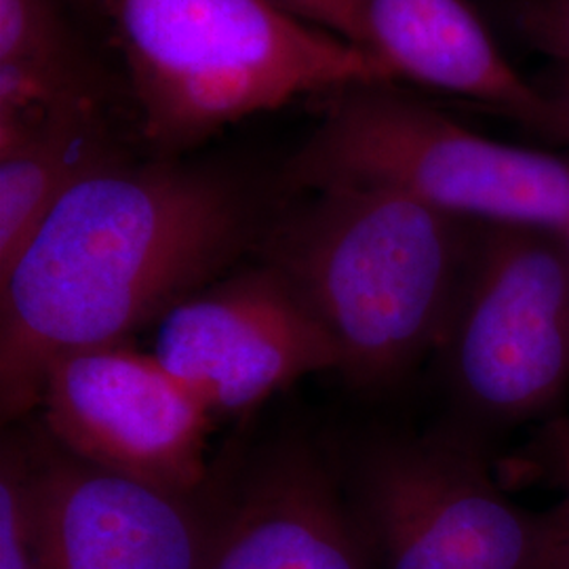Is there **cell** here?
I'll list each match as a JSON object with an SVG mask.
<instances>
[{"mask_svg": "<svg viewBox=\"0 0 569 569\" xmlns=\"http://www.w3.org/2000/svg\"><path fill=\"white\" fill-rule=\"evenodd\" d=\"M287 186L237 164L127 154L74 183L0 274V406L39 407L63 352L127 342L256 256Z\"/></svg>", "mask_w": 569, "mask_h": 569, "instance_id": "1", "label": "cell"}, {"mask_svg": "<svg viewBox=\"0 0 569 569\" xmlns=\"http://www.w3.org/2000/svg\"><path fill=\"white\" fill-rule=\"evenodd\" d=\"M475 224L397 190L329 186L284 204L256 260L277 268L331 331L346 387L382 397L441 345Z\"/></svg>", "mask_w": 569, "mask_h": 569, "instance_id": "2", "label": "cell"}, {"mask_svg": "<svg viewBox=\"0 0 569 569\" xmlns=\"http://www.w3.org/2000/svg\"><path fill=\"white\" fill-rule=\"evenodd\" d=\"M148 154L183 157L306 96L395 82L277 0H106Z\"/></svg>", "mask_w": 569, "mask_h": 569, "instance_id": "3", "label": "cell"}, {"mask_svg": "<svg viewBox=\"0 0 569 569\" xmlns=\"http://www.w3.org/2000/svg\"><path fill=\"white\" fill-rule=\"evenodd\" d=\"M281 178L289 192L388 188L481 224L569 226V157L486 138L395 82L329 96Z\"/></svg>", "mask_w": 569, "mask_h": 569, "instance_id": "4", "label": "cell"}, {"mask_svg": "<svg viewBox=\"0 0 569 569\" xmlns=\"http://www.w3.org/2000/svg\"><path fill=\"white\" fill-rule=\"evenodd\" d=\"M435 359L451 409L446 427L489 451L493 439L561 413L569 392L563 234L477 222Z\"/></svg>", "mask_w": 569, "mask_h": 569, "instance_id": "5", "label": "cell"}, {"mask_svg": "<svg viewBox=\"0 0 569 569\" xmlns=\"http://www.w3.org/2000/svg\"><path fill=\"white\" fill-rule=\"evenodd\" d=\"M378 569H549L552 519L517 505L496 453L451 427L331 441Z\"/></svg>", "mask_w": 569, "mask_h": 569, "instance_id": "6", "label": "cell"}, {"mask_svg": "<svg viewBox=\"0 0 569 569\" xmlns=\"http://www.w3.org/2000/svg\"><path fill=\"white\" fill-rule=\"evenodd\" d=\"M39 569H204L224 510V456L203 488L164 491L26 435Z\"/></svg>", "mask_w": 569, "mask_h": 569, "instance_id": "7", "label": "cell"}, {"mask_svg": "<svg viewBox=\"0 0 569 569\" xmlns=\"http://www.w3.org/2000/svg\"><path fill=\"white\" fill-rule=\"evenodd\" d=\"M42 430L72 456L150 488L188 493L211 477V413L154 355L127 342L63 352L42 373Z\"/></svg>", "mask_w": 569, "mask_h": 569, "instance_id": "8", "label": "cell"}, {"mask_svg": "<svg viewBox=\"0 0 569 569\" xmlns=\"http://www.w3.org/2000/svg\"><path fill=\"white\" fill-rule=\"evenodd\" d=\"M154 327V359L211 416L244 413L308 373L342 363L326 323L262 260L188 296Z\"/></svg>", "mask_w": 569, "mask_h": 569, "instance_id": "9", "label": "cell"}, {"mask_svg": "<svg viewBox=\"0 0 569 569\" xmlns=\"http://www.w3.org/2000/svg\"><path fill=\"white\" fill-rule=\"evenodd\" d=\"M224 462V510L204 569H378L331 441L283 432Z\"/></svg>", "mask_w": 569, "mask_h": 569, "instance_id": "10", "label": "cell"}, {"mask_svg": "<svg viewBox=\"0 0 569 569\" xmlns=\"http://www.w3.org/2000/svg\"><path fill=\"white\" fill-rule=\"evenodd\" d=\"M359 47L395 82L462 96L533 133L547 117L540 84L517 72L465 0H359Z\"/></svg>", "mask_w": 569, "mask_h": 569, "instance_id": "11", "label": "cell"}, {"mask_svg": "<svg viewBox=\"0 0 569 569\" xmlns=\"http://www.w3.org/2000/svg\"><path fill=\"white\" fill-rule=\"evenodd\" d=\"M127 154L133 152L114 122L53 127L0 143V274L74 183Z\"/></svg>", "mask_w": 569, "mask_h": 569, "instance_id": "12", "label": "cell"}, {"mask_svg": "<svg viewBox=\"0 0 569 569\" xmlns=\"http://www.w3.org/2000/svg\"><path fill=\"white\" fill-rule=\"evenodd\" d=\"M0 70L68 93L112 100L102 68L58 0H0Z\"/></svg>", "mask_w": 569, "mask_h": 569, "instance_id": "13", "label": "cell"}, {"mask_svg": "<svg viewBox=\"0 0 569 569\" xmlns=\"http://www.w3.org/2000/svg\"><path fill=\"white\" fill-rule=\"evenodd\" d=\"M0 569H39L23 432L0 449Z\"/></svg>", "mask_w": 569, "mask_h": 569, "instance_id": "14", "label": "cell"}, {"mask_svg": "<svg viewBox=\"0 0 569 569\" xmlns=\"http://www.w3.org/2000/svg\"><path fill=\"white\" fill-rule=\"evenodd\" d=\"M496 475L509 491L545 486L569 498V413L545 420L519 448L498 456Z\"/></svg>", "mask_w": 569, "mask_h": 569, "instance_id": "15", "label": "cell"}, {"mask_svg": "<svg viewBox=\"0 0 569 569\" xmlns=\"http://www.w3.org/2000/svg\"><path fill=\"white\" fill-rule=\"evenodd\" d=\"M521 30L538 51L569 66V0H529Z\"/></svg>", "mask_w": 569, "mask_h": 569, "instance_id": "16", "label": "cell"}, {"mask_svg": "<svg viewBox=\"0 0 569 569\" xmlns=\"http://www.w3.org/2000/svg\"><path fill=\"white\" fill-rule=\"evenodd\" d=\"M298 18L359 47V0H277Z\"/></svg>", "mask_w": 569, "mask_h": 569, "instance_id": "17", "label": "cell"}, {"mask_svg": "<svg viewBox=\"0 0 569 569\" xmlns=\"http://www.w3.org/2000/svg\"><path fill=\"white\" fill-rule=\"evenodd\" d=\"M538 84L547 98V119L536 136L569 150V66Z\"/></svg>", "mask_w": 569, "mask_h": 569, "instance_id": "18", "label": "cell"}, {"mask_svg": "<svg viewBox=\"0 0 569 569\" xmlns=\"http://www.w3.org/2000/svg\"><path fill=\"white\" fill-rule=\"evenodd\" d=\"M552 538H550L549 569H569V498L550 509Z\"/></svg>", "mask_w": 569, "mask_h": 569, "instance_id": "19", "label": "cell"}, {"mask_svg": "<svg viewBox=\"0 0 569 569\" xmlns=\"http://www.w3.org/2000/svg\"><path fill=\"white\" fill-rule=\"evenodd\" d=\"M77 9H82L87 16L100 18L106 16V0H70Z\"/></svg>", "mask_w": 569, "mask_h": 569, "instance_id": "20", "label": "cell"}, {"mask_svg": "<svg viewBox=\"0 0 569 569\" xmlns=\"http://www.w3.org/2000/svg\"><path fill=\"white\" fill-rule=\"evenodd\" d=\"M561 234H563V241H566V247H568L569 253V226L566 228V230H561Z\"/></svg>", "mask_w": 569, "mask_h": 569, "instance_id": "21", "label": "cell"}]
</instances>
